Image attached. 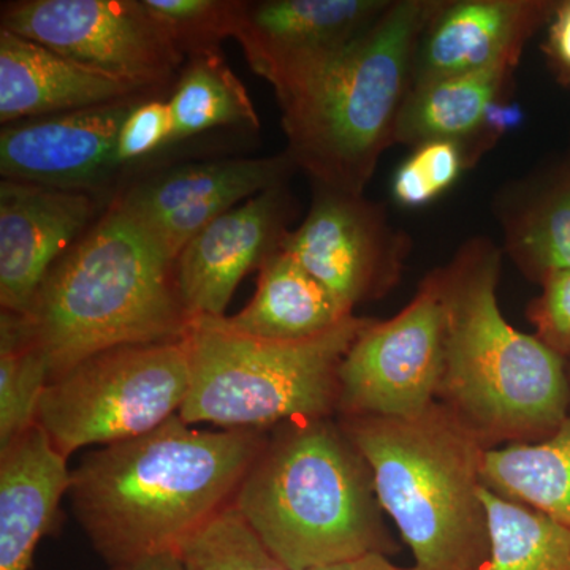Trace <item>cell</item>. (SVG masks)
Masks as SVG:
<instances>
[{"label": "cell", "instance_id": "obj_9", "mask_svg": "<svg viewBox=\"0 0 570 570\" xmlns=\"http://www.w3.org/2000/svg\"><path fill=\"white\" fill-rule=\"evenodd\" d=\"M448 360V307L439 269L389 321H367L340 366L344 417L407 419L436 403Z\"/></svg>", "mask_w": 570, "mask_h": 570}, {"label": "cell", "instance_id": "obj_31", "mask_svg": "<svg viewBox=\"0 0 570 570\" xmlns=\"http://www.w3.org/2000/svg\"><path fill=\"white\" fill-rule=\"evenodd\" d=\"M542 294L531 303L528 317L543 344L562 358L570 356V269L542 281Z\"/></svg>", "mask_w": 570, "mask_h": 570}, {"label": "cell", "instance_id": "obj_17", "mask_svg": "<svg viewBox=\"0 0 570 570\" xmlns=\"http://www.w3.org/2000/svg\"><path fill=\"white\" fill-rule=\"evenodd\" d=\"M557 0H441L412 61L411 88L523 55Z\"/></svg>", "mask_w": 570, "mask_h": 570}, {"label": "cell", "instance_id": "obj_20", "mask_svg": "<svg viewBox=\"0 0 570 570\" xmlns=\"http://www.w3.org/2000/svg\"><path fill=\"white\" fill-rule=\"evenodd\" d=\"M502 250L524 276L542 283L570 269V146L539 170L508 184L494 202Z\"/></svg>", "mask_w": 570, "mask_h": 570}, {"label": "cell", "instance_id": "obj_5", "mask_svg": "<svg viewBox=\"0 0 570 570\" xmlns=\"http://www.w3.org/2000/svg\"><path fill=\"white\" fill-rule=\"evenodd\" d=\"M341 426L412 551L406 570L479 569L490 550L480 499L489 445L438 401L415 417H346Z\"/></svg>", "mask_w": 570, "mask_h": 570}, {"label": "cell", "instance_id": "obj_6", "mask_svg": "<svg viewBox=\"0 0 570 570\" xmlns=\"http://www.w3.org/2000/svg\"><path fill=\"white\" fill-rule=\"evenodd\" d=\"M441 0H393L332 66L281 104L287 153L316 186L363 195L395 145L412 61Z\"/></svg>", "mask_w": 570, "mask_h": 570}, {"label": "cell", "instance_id": "obj_28", "mask_svg": "<svg viewBox=\"0 0 570 570\" xmlns=\"http://www.w3.org/2000/svg\"><path fill=\"white\" fill-rule=\"evenodd\" d=\"M183 55L219 50L234 39L238 0H142Z\"/></svg>", "mask_w": 570, "mask_h": 570}, {"label": "cell", "instance_id": "obj_24", "mask_svg": "<svg viewBox=\"0 0 570 570\" xmlns=\"http://www.w3.org/2000/svg\"><path fill=\"white\" fill-rule=\"evenodd\" d=\"M168 105L171 111L170 146L220 127L253 130L261 127L246 86L219 50L189 56Z\"/></svg>", "mask_w": 570, "mask_h": 570}, {"label": "cell", "instance_id": "obj_3", "mask_svg": "<svg viewBox=\"0 0 570 570\" xmlns=\"http://www.w3.org/2000/svg\"><path fill=\"white\" fill-rule=\"evenodd\" d=\"M502 249L469 239L439 268L448 307L445 404L487 445L551 436L569 417L566 358L509 324L498 305Z\"/></svg>", "mask_w": 570, "mask_h": 570}, {"label": "cell", "instance_id": "obj_25", "mask_svg": "<svg viewBox=\"0 0 570 570\" xmlns=\"http://www.w3.org/2000/svg\"><path fill=\"white\" fill-rule=\"evenodd\" d=\"M480 499L489 520V557L475 570H570V530L558 521L494 493Z\"/></svg>", "mask_w": 570, "mask_h": 570}, {"label": "cell", "instance_id": "obj_30", "mask_svg": "<svg viewBox=\"0 0 570 570\" xmlns=\"http://www.w3.org/2000/svg\"><path fill=\"white\" fill-rule=\"evenodd\" d=\"M171 141V111L165 100L146 99L135 105L119 130L116 142V167L148 159L160 149L168 148Z\"/></svg>", "mask_w": 570, "mask_h": 570}, {"label": "cell", "instance_id": "obj_1", "mask_svg": "<svg viewBox=\"0 0 570 570\" xmlns=\"http://www.w3.org/2000/svg\"><path fill=\"white\" fill-rule=\"evenodd\" d=\"M266 439L265 431L202 430L175 415L71 469L75 515L108 568L178 553L234 504Z\"/></svg>", "mask_w": 570, "mask_h": 570}, {"label": "cell", "instance_id": "obj_32", "mask_svg": "<svg viewBox=\"0 0 570 570\" xmlns=\"http://www.w3.org/2000/svg\"><path fill=\"white\" fill-rule=\"evenodd\" d=\"M542 52L554 80L570 89V0L554 3L546 24Z\"/></svg>", "mask_w": 570, "mask_h": 570}, {"label": "cell", "instance_id": "obj_4", "mask_svg": "<svg viewBox=\"0 0 570 570\" xmlns=\"http://www.w3.org/2000/svg\"><path fill=\"white\" fill-rule=\"evenodd\" d=\"M234 504L287 570L389 550L370 466L343 426L330 419L277 428Z\"/></svg>", "mask_w": 570, "mask_h": 570}, {"label": "cell", "instance_id": "obj_23", "mask_svg": "<svg viewBox=\"0 0 570 570\" xmlns=\"http://www.w3.org/2000/svg\"><path fill=\"white\" fill-rule=\"evenodd\" d=\"M483 483L570 530V414L551 436L487 449Z\"/></svg>", "mask_w": 570, "mask_h": 570}, {"label": "cell", "instance_id": "obj_10", "mask_svg": "<svg viewBox=\"0 0 570 570\" xmlns=\"http://www.w3.org/2000/svg\"><path fill=\"white\" fill-rule=\"evenodd\" d=\"M2 29L140 94L167 85L183 51L142 0H21L3 3Z\"/></svg>", "mask_w": 570, "mask_h": 570}, {"label": "cell", "instance_id": "obj_33", "mask_svg": "<svg viewBox=\"0 0 570 570\" xmlns=\"http://www.w3.org/2000/svg\"><path fill=\"white\" fill-rule=\"evenodd\" d=\"M523 119L524 115L520 105L509 100V97L499 99L491 105L489 112H487L485 124H483L482 130L483 154L490 151L505 134L519 129Z\"/></svg>", "mask_w": 570, "mask_h": 570}, {"label": "cell", "instance_id": "obj_34", "mask_svg": "<svg viewBox=\"0 0 570 570\" xmlns=\"http://www.w3.org/2000/svg\"><path fill=\"white\" fill-rule=\"evenodd\" d=\"M311 570H406L397 568L389 560L387 554L374 553L363 554V557L352 558V560L333 562V564L322 566V568Z\"/></svg>", "mask_w": 570, "mask_h": 570}, {"label": "cell", "instance_id": "obj_11", "mask_svg": "<svg viewBox=\"0 0 570 570\" xmlns=\"http://www.w3.org/2000/svg\"><path fill=\"white\" fill-rule=\"evenodd\" d=\"M279 249L354 311L396 284L412 239L390 223L384 206L365 195L314 184L309 213L296 230L285 234Z\"/></svg>", "mask_w": 570, "mask_h": 570}, {"label": "cell", "instance_id": "obj_18", "mask_svg": "<svg viewBox=\"0 0 570 570\" xmlns=\"http://www.w3.org/2000/svg\"><path fill=\"white\" fill-rule=\"evenodd\" d=\"M67 460L39 425L0 450V570H31L69 494Z\"/></svg>", "mask_w": 570, "mask_h": 570}, {"label": "cell", "instance_id": "obj_21", "mask_svg": "<svg viewBox=\"0 0 570 570\" xmlns=\"http://www.w3.org/2000/svg\"><path fill=\"white\" fill-rule=\"evenodd\" d=\"M521 56L409 89L397 116L395 145L414 149L430 141L459 142L474 167L483 156L487 112L497 100L509 97Z\"/></svg>", "mask_w": 570, "mask_h": 570}, {"label": "cell", "instance_id": "obj_8", "mask_svg": "<svg viewBox=\"0 0 570 570\" xmlns=\"http://www.w3.org/2000/svg\"><path fill=\"white\" fill-rule=\"evenodd\" d=\"M189 385L183 340L110 348L50 381L37 425L69 459L164 425L181 411Z\"/></svg>", "mask_w": 570, "mask_h": 570}, {"label": "cell", "instance_id": "obj_13", "mask_svg": "<svg viewBox=\"0 0 570 570\" xmlns=\"http://www.w3.org/2000/svg\"><path fill=\"white\" fill-rule=\"evenodd\" d=\"M296 167L287 153L258 159H219L157 171L115 202L171 262L224 213L287 184Z\"/></svg>", "mask_w": 570, "mask_h": 570}, {"label": "cell", "instance_id": "obj_22", "mask_svg": "<svg viewBox=\"0 0 570 570\" xmlns=\"http://www.w3.org/2000/svg\"><path fill=\"white\" fill-rule=\"evenodd\" d=\"M258 269L257 291L249 305L235 316L223 317L235 332L295 343L325 335L354 316L284 250L268 255Z\"/></svg>", "mask_w": 570, "mask_h": 570}, {"label": "cell", "instance_id": "obj_26", "mask_svg": "<svg viewBox=\"0 0 570 570\" xmlns=\"http://www.w3.org/2000/svg\"><path fill=\"white\" fill-rule=\"evenodd\" d=\"M50 367L24 340L20 316L0 314V450L37 425Z\"/></svg>", "mask_w": 570, "mask_h": 570}, {"label": "cell", "instance_id": "obj_29", "mask_svg": "<svg viewBox=\"0 0 570 570\" xmlns=\"http://www.w3.org/2000/svg\"><path fill=\"white\" fill-rule=\"evenodd\" d=\"M471 168L459 142H423L396 168L392 198L403 208L419 209L449 193Z\"/></svg>", "mask_w": 570, "mask_h": 570}, {"label": "cell", "instance_id": "obj_15", "mask_svg": "<svg viewBox=\"0 0 570 570\" xmlns=\"http://www.w3.org/2000/svg\"><path fill=\"white\" fill-rule=\"evenodd\" d=\"M288 212L283 184L224 213L184 247L176 283L190 321L225 316L243 277L279 249Z\"/></svg>", "mask_w": 570, "mask_h": 570}, {"label": "cell", "instance_id": "obj_7", "mask_svg": "<svg viewBox=\"0 0 570 570\" xmlns=\"http://www.w3.org/2000/svg\"><path fill=\"white\" fill-rule=\"evenodd\" d=\"M367 321L352 316L325 335L281 343L235 332L223 317L195 318L183 337L190 385L179 417L255 431L328 419L340 401L341 362Z\"/></svg>", "mask_w": 570, "mask_h": 570}, {"label": "cell", "instance_id": "obj_2", "mask_svg": "<svg viewBox=\"0 0 570 570\" xmlns=\"http://www.w3.org/2000/svg\"><path fill=\"white\" fill-rule=\"evenodd\" d=\"M18 316L50 381L110 348L181 341L193 322L175 262L116 204L52 266Z\"/></svg>", "mask_w": 570, "mask_h": 570}, {"label": "cell", "instance_id": "obj_19", "mask_svg": "<svg viewBox=\"0 0 570 570\" xmlns=\"http://www.w3.org/2000/svg\"><path fill=\"white\" fill-rule=\"evenodd\" d=\"M140 92L0 29V121L3 126L116 102Z\"/></svg>", "mask_w": 570, "mask_h": 570}, {"label": "cell", "instance_id": "obj_16", "mask_svg": "<svg viewBox=\"0 0 570 570\" xmlns=\"http://www.w3.org/2000/svg\"><path fill=\"white\" fill-rule=\"evenodd\" d=\"M96 200L88 190L41 184H0V305L22 314L52 266L73 247L92 219Z\"/></svg>", "mask_w": 570, "mask_h": 570}, {"label": "cell", "instance_id": "obj_35", "mask_svg": "<svg viewBox=\"0 0 570 570\" xmlns=\"http://www.w3.org/2000/svg\"><path fill=\"white\" fill-rule=\"evenodd\" d=\"M108 570H184L178 553L154 554Z\"/></svg>", "mask_w": 570, "mask_h": 570}, {"label": "cell", "instance_id": "obj_14", "mask_svg": "<svg viewBox=\"0 0 570 570\" xmlns=\"http://www.w3.org/2000/svg\"><path fill=\"white\" fill-rule=\"evenodd\" d=\"M142 96L7 124L0 132L3 178L70 190L97 186L118 170L119 130Z\"/></svg>", "mask_w": 570, "mask_h": 570}, {"label": "cell", "instance_id": "obj_27", "mask_svg": "<svg viewBox=\"0 0 570 570\" xmlns=\"http://www.w3.org/2000/svg\"><path fill=\"white\" fill-rule=\"evenodd\" d=\"M184 570H287L232 504L178 550Z\"/></svg>", "mask_w": 570, "mask_h": 570}, {"label": "cell", "instance_id": "obj_12", "mask_svg": "<svg viewBox=\"0 0 570 570\" xmlns=\"http://www.w3.org/2000/svg\"><path fill=\"white\" fill-rule=\"evenodd\" d=\"M393 0H238L234 39L284 104L370 31Z\"/></svg>", "mask_w": 570, "mask_h": 570}]
</instances>
